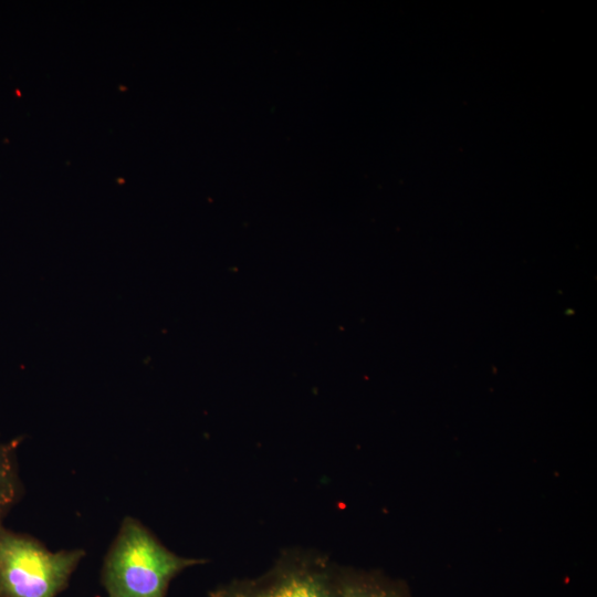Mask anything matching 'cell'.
Segmentation results:
<instances>
[{
	"label": "cell",
	"mask_w": 597,
	"mask_h": 597,
	"mask_svg": "<svg viewBox=\"0 0 597 597\" xmlns=\"http://www.w3.org/2000/svg\"><path fill=\"white\" fill-rule=\"evenodd\" d=\"M210 597H334L327 579L310 569L280 573L273 579L244 588H224Z\"/></svg>",
	"instance_id": "cell-3"
},
{
	"label": "cell",
	"mask_w": 597,
	"mask_h": 597,
	"mask_svg": "<svg viewBox=\"0 0 597 597\" xmlns=\"http://www.w3.org/2000/svg\"><path fill=\"white\" fill-rule=\"evenodd\" d=\"M19 440L0 443V525L23 495L19 476L17 448Z\"/></svg>",
	"instance_id": "cell-4"
},
{
	"label": "cell",
	"mask_w": 597,
	"mask_h": 597,
	"mask_svg": "<svg viewBox=\"0 0 597 597\" xmlns=\"http://www.w3.org/2000/svg\"><path fill=\"white\" fill-rule=\"evenodd\" d=\"M85 551H49L35 537L0 525V597H56Z\"/></svg>",
	"instance_id": "cell-2"
},
{
	"label": "cell",
	"mask_w": 597,
	"mask_h": 597,
	"mask_svg": "<svg viewBox=\"0 0 597 597\" xmlns=\"http://www.w3.org/2000/svg\"><path fill=\"white\" fill-rule=\"evenodd\" d=\"M342 597H389V596L378 590L353 588V589L346 590Z\"/></svg>",
	"instance_id": "cell-5"
},
{
	"label": "cell",
	"mask_w": 597,
	"mask_h": 597,
	"mask_svg": "<svg viewBox=\"0 0 597 597\" xmlns=\"http://www.w3.org/2000/svg\"><path fill=\"white\" fill-rule=\"evenodd\" d=\"M200 563L170 552L140 521L127 516L105 555L101 582L108 597H165L177 574Z\"/></svg>",
	"instance_id": "cell-1"
}]
</instances>
